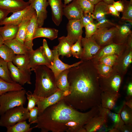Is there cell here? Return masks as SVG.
<instances>
[{"mask_svg":"<svg viewBox=\"0 0 132 132\" xmlns=\"http://www.w3.org/2000/svg\"><path fill=\"white\" fill-rule=\"evenodd\" d=\"M99 75L90 60L83 61L69 69L67 79L70 93L63 99L77 110L85 111L101 104V91Z\"/></svg>","mask_w":132,"mask_h":132,"instance_id":"1","label":"cell"},{"mask_svg":"<svg viewBox=\"0 0 132 132\" xmlns=\"http://www.w3.org/2000/svg\"><path fill=\"white\" fill-rule=\"evenodd\" d=\"M98 106L88 111L82 112L77 110L67 103L63 99L48 107L40 115L34 123L35 128L41 132H64L65 124L73 120L84 125L99 112Z\"/></svg>","mask_w":132,"mask_h":132,"instance_id":"2","label":"cell"},{"mask_svg":"<svg viewBox=\"0 0 132 132\" xmlns=\"http://www.w3.org/2000/svg\"><path fill=\"white\" fill-rule=\"evenodd\" d=\"M35 75V88L33 95L36 97L45 98L53 94L59 89L54 74L46 66L41 65L32 70Z\"/></svg>","mask_w":132,"mask_h":132,"instance_id":"3","label":"cell"},{"mask_svg":"<svg viewBox=\"0 0 132 132\" xmlns=\"http://www.w3.org/2000/svg\"><path fill=\"white\" fill-rule=\"evenodd\" d=\"M26 92L24 89L9 91L0 95V115L10 109L23 106L27 99Z\"/></svg>","mask_w":132,"mask_h":132,"instance_id":"4","label":"cell"},{"mask_svg":"<svg viewBox=\"0 0 132 132\" xmlns=\"http://www.w3.org/2000/svg\"><path fill=\"white\" fill-rule=\"evenodd\" d=\"M29 111L23 106L10 109L1 115L0 126L6 128L28 119Z\"/></svg>","mask_w":132,"mask_h":132,"instance_id":"5","label":"cell"},{"mask_svg":"<svg viewBox=\"0 0 132 132\" xmlns=\"http://www.w3.org/2000/svg\"><path fill=\"white\" fill-rule=\"evenodd\" d=\"M124 76L114 70L113 73L108 77L99 76V85L102 92L119 93Z\"/></svg>","mask_w":132,"mask_h":132,"instance_id":"6","label":"cell"},{"mask_svg":"<svg viewBox=\"0 0 132 132\" xmlns=\"http://www.w3.org/2000/svg\"><path fill=\"white\" fill-rule=\"evenodd\" d=\"M132 62V39H128L126 48L121 55L118 56L113 69L124 76Z\"/></svg>","mask_w":132,"mask_h":132,"instance_id":"7","label":"cell"},{"mask_svg":"<svg viewBox=\"0 0 132 132\" xmlns=\"http://www.w3.org/2000/svg\"><path fill=\"white\" fill-rule=\"evenodd\" d=\"M108 4L102 1L95 5L92 14L94 19H96L98 28H111L116 26V24L107 19L106 16L109 14Z\"/></svg>","mask_w":132,"mask_h":132,"instance_id":"8","label":"cell"},{"mask_svg":"<svg viewBox=\"0 0 132 132\" xmlns=\"http://www.w3.org/2000/svg\"><path fill=\"white\" fill-rule=\"evenodd\" d=\"M116 29V26L110 29L99 27L91 37L102 47L113 43Z\"/></svg>","mask_w":132,"mask_h":132,"instance_id":"9","label":"cell"},{"mask_svg":"<svg viewBox=\"0 0 132 132\" xmlns=\"http://www.w3.org/2000/svg\"><path fill=\"white\" fill-rule=\"evenodd\" d=\"M120 96L119 93L102 92L101 95V105L103 108L119 113L123 105V103L120 106L117 103Z\"/></svg>","mask_w":132,"mask_h":132,"instance_id":"10","label":"cell"},{"mask_svg":"<svg viewBox=\"0 0 132 132\" xmlns=\"http://www.w3.org/2000/svg\"><path fill=\"white\" fill-rule=\"evenodd\" d=\"M126 47V42L122 44L112 43L101 47L91 60L94 64H96L100 59L105 56L115 54L119 56L124 51Z\"/></svg>","mask_w":132,"mask_h":132,"instance_id":"11","label":"cell"},{"mask_svg":"<svg viewBox=\"0 0 132 132\" xmlns=\"http://www.w3.org/2000/svg\"><path fill=\"white\" fill-rule=\"evenodd\" d=\"M81 43L83 51L80 59L83 61L91 60L101 47L91 37L87 38L82 37Z\"/></svg>","mask_w":132,"mask_h":132,"instance_id":"12","label":"cell"},{"mask_svg":"<svg viewBox=\"0 0 132 132\" xmlns=\"http://www.w3.org/2000/svg\"><path fill=\"white\" fill-rule=\"evenodd\" d=\"M84 127L86 132H108L111 128L106 119L99 114L92 118Z\"/></svg>","mask_w":132,"mask_h":132,"instance_id":"13","label":"cell"},{"mask_svg":"<svg viewBox=\"0 0 132 132\" xmlns=\"http://www.w3.org/2000/svg\"><path fill=\"white\" fill-rule=\"evenodd\" d=\"M8 65L11 77L14 82L22 86L26 83L31 84V73L21 70L15 66L12 62H8Z\"/></svg>","mask_w":132,"mask_h":132,"instance_id":"14","label":"cell"},{"mask_svg":"<svg viewBox=\"0 0 132 132\" xmlns=\"http://www.w3.org/2000/svg\"><path fill=\"white\" fill-rule=\"evenodd\" d=\"M28 2L35 11L38 27H42L47 17L46 8L49 5L47 0H29Z\"/></svg>","mask_w":132,"mask_h":132,"instance_id":"15","label":"cell"},{"mask_svg":"<svg viewBox=\"0 0 132 132\" xmlns=\"http://www.w3.org/2000/svg\"><path fill=\"white\" fill-rule=\"evenodd\" d=\"M63 92L59 89L51 95L45 98L36 97V105L38 110V115L41 114L46 108L63 99Z\"/></svg>","mask_w":132,"mask_h":132,"instance_id":"16","label":"cell"},{"mask_svg":"<svg viewBox=\"0 0 132 132\" xmlns=\"http://www.w3.org/2000/svg\"><path fill=\"white\" fill-rule=\"evenodd\" d=\"M121 22L116 24V29L113 40V43L122 44L126 43L128 36L132 33V23L129 22Z\"/></svg>","mask_w":132,"mask_h":132,"instance_id":"17","label":"cell"},{"mask_svg":"<svg viewBox=\"0 0 132 132\" xmlns=\"http://www.w3.org/2000/svg\"><path fill=\"white\" fill-rule=\"evenodd\" d=\"M35 11L30 4L24 9L14 12L10 16L7 17L0 23V25L11 24L18 26L25 17Z\"/></svg>","mask_w":132,"mask_h":132,"instance_id":"18","label":"cell"},{"mask_svg":"<svg viewBox=\"0 0 132 132\" xmlns=\"http://www.w3.org/2000/svg\"><path fill=\"white\" fill-rule=\"evenodd\" d=\"M29 55V67L31 71L34 68L39 66L45 65L49 68L51 66L44 54L42 46L35 50L30 51Z\"/></svg>","mask_w":132,"mask_h":132,"instance_id":"19","label":"cell"},{"mask_svg":"<svg viewBox=\"0 0 132 132\" xmlns=\"http://www.w3.org/2000/svg\"><path fill=\"white\" fill-rule=\"evenodd\" d=\"M52 51L54 55V60L53 65L50 66L49 68L53 72L55 78L62 72L71 67L77 66L83 62V61L81 60L71 65L65 64L59 59L56 46L54 47Z\"/></svg>","mask_w":132,"mask_h":132,"instance_id":"20","label":"cell"},{"mask_svg":"<svg viewBox=\"0 0 132 132\" xmlns=\"http://www.w3.org/2000/svg\"><path fill=\"white\" fill-rule=\"evenodd\" d=\"M99 107V115L103 117L108 123L110 121L112 124V127L118 129L119 130L120 127L124 124L120 113L113 112L110 110L103 108L100 105Z\"/></svg>","mask_w":132,"mask_h":132,"instance_id":"21","label":"cell"},{"mask_svg":"<svg viewBox=\"0 0 132 132\" xmlns=\"http://www.w3.org/2000/svg\"><path fill=\"white\" fill-rule=\"evenodd\" d=\"M83 27L79 20H69L67 25L68 39L73 44L82 36Z\"/></svg>","mask_w":132,"mask_h":132,"instance_id":"22","label":"cell"},{"mask_svg":"<svg viewBox=\"0 0 132 132\" xmlns=\"http://www.w3.org/2000/svg\"><path fill=\"white\" fill-rule=\"evenodd\" d=\"M29 5L24 0H0V8L9 13L22 10Z\"/></svg>","mask_w":132,"mask_h":132,"instance_id":"23","label":"cell"},{"mask_svg":"<svg viewBox=\"0 0 132 132\" xmlns=\"http://www.w3.org/2000/svg\"><path fill=\"white\" fill-rule=\"evenodd\" d=\"M83 12L76 0L66 5H64L63 14L68 20H79Z\"/></svg>","mask_w":132,"mask_h":132,"instance_id":"24","label":"cell"},{"mask_svg":"<svg viewBox=\"0 0 132 132\" xmlns=\"http://www.w3.org/2000/svg\"><path fill=\"white\" fill-rule=\"evenodd\" d=\"M50 6L53 21L57 26L61 22L63 14V5L62 0H47Z\"/></svg>","mask_w":132,"mask_h":132,"instance_id":"25","label":"cell"},{"mask_svg":"<svg viewBox=\"0 0 132 132\" xmlns=\"http://www.w3.org/2000/svg\"><path fill=\"white\" fill-rule=\"evenodd\" d=\"M38 27L35 12L33 15L27 27L24 42V44L30 51L33 50V37L35 31Z\"/></svg>","mask_w":132,"mask_h":132,"instance_id":"26","label":"cell"},{"mask_svg":"<svg viewBox=\"0 0 132 132\" xmlns=\"http://www.w3.org/2000/svg\"><path fill=\"white\" fill-rule=\"evenodd\" d=\"M59 43L56 46L59 56L61 55L62 57L65 56L67 57L72 55L71 48L73 44L67 38L64 36L58 38Z\"/></svg>","mask_w":132,"mask_h":132,"instance_id":"27","label":"cell"},{"mask_svg":"<svg viewBox=\"0 0 132 132\" xmlns=\"http://www.w3.org/2000/svg\"><path fill=\"white\" fill-rule=\"evenodd\" d=\"M58 30L54 28L38 27L36 29L33 39L39 37H45L52 40L57 37Z\"/></svg>","mask_w":132,"mask_h":132,"instance_id":"28","label":"cell"},{"mask_svg":"<svg viewBox=\"0 0 132 132\" xmlns=\"http://www.w3.org/2000/svg\"><path fill=\"white\" fill-rule=\"evenodd\" d=\"M12 62L15 66L21 70L31 73L29 67V53L25 54L16 55Z\"/></svg>","mask_w":132,"mask_h":132,"instance_id":"29","label":"cell"},{"mask_svg":"<svg viewBox=\"0 0 132 132\" xmlns=\"http://www.w3.org/2000/svg\"><path fill=\"white\" fill-rule=\"evenodd\" d=\"M4 44L10 48L16 55L28 54L30 51L28 48L15 38L4 41Z\"/></svg>","mask_w":132,"mask_h":132,"instance_id":"30","label":"cell"},{"mask_svg":"<svg viewBox=\"0 0 132 132\" xmlns=\"http://www.w3.org/2000/svg\"><path fill=\"white\" fill-rule=\"evenodd\" d=\"M18 29V26L11 24L0 27V35L4 41L16 38Z\"/></svg>","mask_w":132,"mask_h":132,"instance_id":"31","label":"cell"},{"mask_svg":"<svg viewBox=\"0 0 132 132\" xmlns=\"http://www.w3.org/2000/svg\"><path fill=\"white\" fill-rule=\"evenodd\" d=\"M35 11L32 12L25 17L18 25V29L15 38L24 44L27 28L29 22Z\"/></svg>","mask_w":132,"mask_h":132,"instance_id":"32","label":"cell"},{"mask_svg":"<svg viewBox=\"0 0 132 132\" xmlns=\"http://www.w3.org/2000/svg\"><path fill=\"white\" fill-rule=\"evenodd\" d=\"M68 72L69 69L64 70L60 73L55 78L57 88L63 91L69 90V84L67 79Z\"/></svg>","mask_w":132,"mask_h":132,"instance_id":"33","label":"cell"},{"mask_svg":"<svg viewBox=\"0 0 132 132\" xmlns=\"http://www.w3.org/2000/svg\"><path fill=\"white\" fill-rule=\"evenodd\" d=\"M24 89L22 86L18 83H9L0 78V95L9 91Z\"/></svg>","mask_w":132,"mask_h":132,"instance_id":"34","label":"cell"},{"mask_svg":"<svg viewBox=\"0 0 132 132\" xmlns=\"http://www.w3.org/2000/svg\"><path fill=\"white\" fill-rule=\"evenodd\" d=\"M30 124L26 121H20L6 128L7 132H30L35 128L30 127Z\"/></svg>","mask_w":132,"mask_h":132,"instance_id":"35","label":"cell"},{"mask_svg":"<svg viewBox=\"0 0 132 132\" xmlns=\"http://www.w3.org/2000/svg\"><path fill=\"white\" fill-rule=\"evenodd\" d=\"M0 78L9 83H15L12 80L11 77L8 63L4 60L0 56Z\"/></svg>","mask_w":132,"mask_h":132,"instance_id":"36","label":"cell"},{"mask_svg":"<svg viewBox=\"0 0 132 132\" xmlns=\"http://www.w3.org/2000/svg\"><path fill=\"white\" fill-rule=\"evenodd\" d=\"M124 9L121 20L132 23V2L130 1L122 0Z\"/></svg>","mask_w":132,"mask_h":132,"instance_id":"37","label":"cell"},{"mask_svg":"<svg viewBox=\"0 0 132 132\" xmlns=\"http://www.w3.org/2000/svg\"><path fill=\"white\" fill-rule=\"evenodd\" d=\"M15 55L12 50L4 44L0 48V56L7 63L12 62Z\"/></svg>","mask_w":132,"mask_h":132,"instance_id":"38","label":"cell"},{"mask_svg":"<svg viewBox=\"0 0 132 132\" xmlns=\"http://www.w3.org/2000/svg\"><path fill=\"white\" fill-rule=\"evenodd\" d=\"M94 64L99 76L103 77H108L114 71L112 66L102 64Z\"/></svg>","mask_w":132,"mask_h":132,"instance_id":"39","label":"cell"},{"mask_svg":"<svg viewBox=\"0 0 132 132\" xmlns=\"http://www.w3.org/2000/svg\"><path fill=\"white\" fill-rule=\"evenodd\" d=\"M119 113L124 124L132 125V109L124 104Z\"/></svg>","mask_w":132,"mask_h":132,"instance_id":"40","label":"cell"},{"mask_svg":"<svg viewBox=\"0 0 132 132\" xmlns=\"http://www.w3.org/2000/svg\"><path fill=\"white\" fill-rule=\"evenodd\" d=\"M82 36H80L77 40L72 46L71 51L72 55L77 58H80L82 56L83 48L82 47L81 39Z\"/></svg>","mask_w":132,"mask_h":132,"instance_id":"41","label":"cell"},{"mask_svg":"<svg viewBox=\"0 0 132 132\" xmlns=\"http://www.w3.org/2000/svg\"><path fill=\"white\" fill-rule=\"evenodd\" d=\"M84 126L81 123L73 120L67 122L65 124V132H78L79 130Z\"/></svg>","mask_w":132,"mask_h":132,"instance_id":"42","label":"cell"},{"mask_svg":"<svg viewBox=\"0 0 132 132\" xmlns=\"http://www.w3.org/2000/svg\"><path fill=\"white\" fill-rule=\"evenodd\" d=\"M83 13L92 14L95 5L88 0H76Z\"/></svg>","mask_w":132,"mask_h":132,"instance_id":"43","label":"cell"},{"mask_svg":"<svg viewBox=\"0 0 132 132\" xmlns=\"http://www.w3.org/2000/svg\"><path fill=\"white\" fill-rule=\"evenodd\" d=\"M118 57V56L115 54L105 56L100 59L96 63L103 64L113 67L116 62Z\"/></svg>","mask_w":132,"mask_h":132,"instance_id":"44","label":"cell"},{"mask_svg":"<svg viewBox=\"0 0 132 132\" xmlns=\"http://www.w3.org/2000/svg\"><path fill=\"white\" fill-rule=\"evenodd\" d=\"M42 46L44 54L52 66L54 60V55L52 50L49 48L47 41L45 39L43 40V45Z\"/></svg>","mask_w":132,"mask_h":132,"instance_id":"45","label":"cell"},{"mask_svg":"<svg viewBox=\"0 0 132 132\" xmlns=\"http://www.w3.org/2000/svg\"><path fill=\"white\" fill-rule=\"evenodd\" d=\"M85 27V38H87L91 37L98 28L96 23L94 22L87 24Z\"/></svg>","mask_w":132,"mask_h":132,"instance_id":"46","label":"cell"},{"mask_svg":"<svg viewBox=\"0 0 132 132\" xmlns=\"http://www.w3.org/2000/svg\"><path fill=\"white\" fill-rule=\"evenodd\" d=\"M26 96L28 102L27 107L26 108L29 111L35 107L36 105L37 99L32 92L30 91L26 92Z\"/></svg>","mask_w":132,"mask_h":132,"instance_id":"47","label":"cell"},{"mask_svg":"<svg viewBox=\"0 0 132 132\" xmlns=\"http://www.w3.org/2000/svg\"><path fill=\"white\" fill-rule=\"evenodd\" d=\"M94 18L92 14L90 13H84L80 19L81 24L82 27L88 24L94 22Z\"/></svg>","mask_w":132,"mask_h":132,"instance_id":"48","label":"cell"},{"mask_svg":"<svg viewBox=\"0 0 132 132\" xmlns=\"http://www.w3.org/2000/svg\"><path fill=\"white\" fill-rule=\"evenodd\" d=\"M38 115V110L37 107H35L29 111L28 120L31 124L34 123L37 119Z\"/></svg>","mask_w":132,"mask_h":132,"instance_id":"49","label":"cell"},{"mask_svg":"<svg viewBox=\"0 0 132 132\" xmlns=\"http://www.w3.org/2000/svg\"><path fill=\"white\" fill-rule=\"evenodd\" d=\"M126 100L132 99V82L129 81L126 87Z\"/></svg>","mask_w":132,"mask_h":132,"instance_id":"50","label":"cell"},{"mask_svg":"<svg viewBox=\"0 0 132 132\" xmlns=\"http://www.w3.org/2000/svg\"><path fill=\"white\" fill-rule=\"evenodd\" d=\"M108 7L109 14L120 18V12L116 10L112 4H108Z\"/></svg>","mask_w":132,"mask_h":132,"instance_id":"51","label":"cell"},{"mask_svg":"<svg viewBox=\"0 0 132 132\" xmlns=\"http://www.w3.org/2000/svg\"><path fill=\"white\" fill-rule=\"evenodd\" d=\"M112 4L118 12H123L124 6L122 0L116 2L114 1Z\"/></svg>","mask_w":132,"mask_h":132,"instance_id":"52","label":"cell"},{"mask_svg":"<svg viewBox=\"0 0 132 132\" xmlns=\"http://www.w3.org/2000/svg\"><path fill=\"white\" fill-rule=\"evenodd\" d=\"M120 132H131L132 131V125H129L124 124L119 128Z\"/></svg>","mask_w":132,"mask_h":132,"instance_id":"53","label":"cell"},{"mask_svg":"<svg viewBox=\"0 0 132 132\" xmlns=\"http://www.w3.org/2000/svg\"><path fill=\"white\" fill-rule=\"evenodd\" d=\"M9 13L6 10L0 8V23L7 17Z\"/></svg>","mask_w":132,"mask_h":132,"instance_id":"54","label":"cell"},{"mask_svg":"<svg viewBox=\"0 0 132 132\" xmlns=\"http://www.w3.org/2000/svg\"><path fill=\"white\" fill-rule=\"evenodd\" d=\"M124 104L132 109V99L124 101L123 102Z\"/></svg>","mask_w":132,"mask_h":132,"instance_id":"55","label":"cell"},{"mask_svg":"<svg viewBox=\"0 0 132 132\" xmlns=\"http://www.w3.org/2000/svg\"><path fill=\"white\" fill-rule=\"evenodd\" d=\"M93 5H95L100 2L102 1V0H88Z\"/></svg>","mask_w":132,"mask_h":132,"instance_id":"56","label":"cell"},{"mask_svg":"<svg viewBox=\"0 0 132 132\" xmlns=\"http://www.w3.org/2000/svg\"><path fill=\"white\" fill-rule=\"evenodd\" d=\"M102 1L108 4H112L114 0H102Z\"/></svg>","mask_w":132,"mask_h":132,"instance_id":"57","label":"cell"},{"mask_svg":"<svg viewBox=\"0 0 132 132\" xmlns=\"http://www.w3.org/2000/svg\"><path fill=\"white\" fill-rule=\"evenodd\" d=\"M4 41L0 35V48L4 44Z\"/></svg>","mask_w":132,"mask_h":132,"instance_id":"58","label":"cell"},{"mask_svg":"<svg viewBox=\"0 0 132 132\" xmlns=\"http://www.w3.org/2000/svg\"><path fill=\"white\" fill-rule=\"evenodd\" d=\"M74 0H64V5H66L69 4L70 2Z\"/></svg>","mask_w":132,"mask_h":132,"instance_id":"59","label":"cell"},{"mask_svg":"<svg viewBox=\"0 0 132 132\" xmlns=\"http://www.w3.org/2000/svg\"><path fill=\"white\" fill-rule=\"evenodd\" d=\"M130 1L131 2H132V0H130Z\"/></svg>","mask_w":132,"mask_h":132,"instance_id":"60","label":"cell"},{"mask_svg":"<svg viewBox=\"0 0 132 132\" xmlns=\"http://www.w3.org/2000/svg\"></svg>","mask_w":132,"mask_h":132,"instance_id":"61","label":"cell"}]
</instances>
